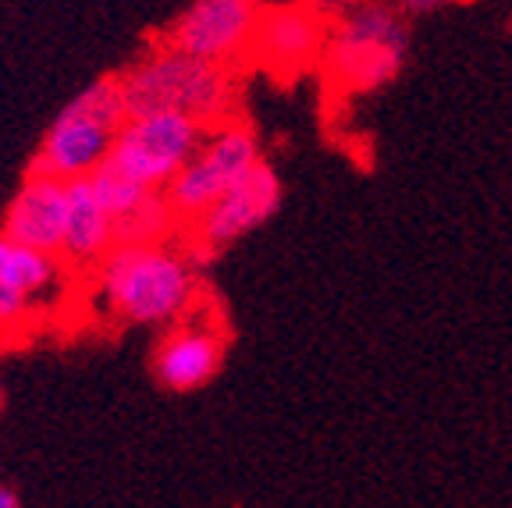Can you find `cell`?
<instances>
[{
	"label": "cell",
	"instance_id": "5b68a950",
	"mask_svg": "<svg viewBox=\"0 0 512 508\" xmlns=\"http://www.w3.org/2000/svg\"><path fill=\"white\" fill-rule=\"evenodd\" d=\"M207 125L178 111H136L114 132L107 164L146 189H168L171 178L203 143Z\"/></svg>",
	"mask_w": 512,
	"mask_h": 508
},
{
	"label": "cell",
	"instance_id": "30bf717a",
	"mask_svg": "<svg viewBox=\"0 0 512 508\" xmlns=\"http://www.w3.org/2000/svg\"><path fill=\"white\" fill-rule=\"evenodd\" d=\"M224 331L214 320H175L153 349V377L168 391H196L224 363Z\"/></svg>",
	"mask_w": 512,
	"mask_h": 508
},
{
	"label": "cell",
	"instance_id": "2e32d148",
	"mask_svg": "<svg viewBox=\"0 0 512 508\" xmlns=\"http://www.w3.org/2000/svg\"><path fill=\"white\" fill-rule=\"evenodd\" d=\"M441 0H399V11H406V15H427V11L438 8Z\"/></svg>",
	"mask_w": 512,
	"mask_h": 508
},
{
	"label": "cell",
	"instance_id": "9a60e30c",
	"mask_svg": "<svg viewBox=\"0 0 512 508\" xmlns=\"http://www.w3.org/2000/svg\"><path fill=\"white\" fill-rule=\"evenodd\" d=\"M32 313H36V302L29 299L25 292H18L15 285L0 278V338H8V334H18L29 327Z\"/></svg>",
	"mask_w": 512,
	"mask_h": 508
},
{
	"label": "cell",
	"instance_id": "4fadbf2b",
	"mask_svg": "<svg viewBox=\"0 0 512 508\" xmlns=\"http://www.w3.org/2000/svg\"><path fill=\"white\" fill-rule=\"evenodd\" d=\"M118 242V231L93 192L89 178H75L68 182V210H64V239H61V260L75 263V267H93L100 263Z\"/></svg>",
	"mask_w": 512,
	"mask_h": 508
},
{
	"label": "cell",
	"instance_id": "5bb4252c",
	"mask_svg": "<svg viewBox=\"0 0 512 508\" xmlns=\"http://www.w3.org/2000/svg\"><path fill=\"white\" fill-rule=\"evenodd\" d=\"M0 278L15 285L18 292H25L32 302H43L61 285V256L0 231Z\"/></svg>",
	"mask_w": 512,
	"mask_h": 508
},
{
	"label": "cell",
	"instance_id": "277c9868",
	"mask_svg": "<svg viewBox=\"0 0 512 508\" xmlns=\"http://www.w3.org/2000/svg\"><path fill=\"white\" fill-rule=\"evenodd\" d=\"M118 79H96L50 121L40 150L32 157V171L50 175L57 182L89 178L111 157V143L118 125L125 121Z\"/></svg>",
	"mask_w": 512,
	"mask_h": 508
},
{
	"label": "cell",
	"instance_id": "ba28073f",
	"mask_svg": "<svg viewBox=\"0 0 512 508\" xmlns=\"http://www.w3.org/2000/svg\"><path fill=\"white\" fill-rule=\"evenodd\" d=\"M260 11L264 8L256 0H192L171 22L168 43L192 57L228 68L253 50Z\"/></svg>",
	"mask_w": 512,
	"mask_h": 508
},
{
	"label": "cell",
	"instance_id": "3957f363",
	"mask_svg": "<svg viewBox=\"0 0 512 508\" xmlns=\"http://www.w3.org/2000/svg\"><path fill=\"white\" fill-rule=\"evenodd\" d=\"M320 64L335 93H377L406 64V22L384 4H352L328 29Z\"/></svg>",
	"mask_w": 512,
	"mask_h": 508
},
{
	"label": "cell",
	"instance_id": "6da1fadb",
	"mask_svg": "<svg viewBox=\"0 0 512 508\" xmlns=\"http://www.w3.org/2000/svg\"><path fill=\"white\" fill-rule=\"evenodd\" d=\"M96 302L118 324L168 327L196 306V270L164 239L114 242L96 263Z\"/></svg>",
	"mask_w": 512,
	"mask_h": 508
},
{
	"label": "cell",
	"instance_id": "7c38bea8",
	"mask_svg": "<svg viewBox=\"0 0 512 508\" xmlns=\"http://www.w3.org/2000/svg\"><path fill=\"white\" fill-rule=\"evenodd\" d=\"M64 210H68V182L29 171L22 189L15 192V199L4 210L0 231H8L18 242H29V246L61 256Z\"/></svg>",
	"mask_w": 512,
	"mask_h": 508
},
{
	"label": "cell",
	"instance_id": "e0dca14e",
	"mask_svg": "<svg viewBox=\"0 0 512 508\" xmlns=\"http://www.w3.org/2000/svg\"><path fill=\"white\" fill-rule=\"evenodd\" d=\"M18 505V498L8 491V487H0V508H15Z\"/></svg>",
	"mask_w": 512,
	"mask_h": 508
},
{
	"label": "cell",
	"instance_id": "8992f818",
	"mask_svg": "<svg viewBox=\"0 0 512 508\" xmlns=\"http://www.w3.org/2000/svg\"><path fill=\"white\" fill-rule=\"evenodd\" d=\"M256 160H260V143H256L253 128L239 125L232 118L214 125L203 135V143L196 146V153L185 160L182 171L171 178L168 189H164L175 217L185 224L192 217H200L217 196H224V192L246 175Z\"/></svg>",
	"mask_w": 512,
	"mask_h": 508
},
{
	"label": "cell",
	"instance_id": "7a4b0ae2",
	"mask_svg": "<svg viewBox=\"0 0 512 508\" xmlns=\"http://www.w3.org/2000/svg\"><path fill=\"white\" fill-rule=\"evenodd\" d=\"M118 82L128 114L178 111L203 125H221L235 111V82L228 68L185 54L171 43L150 50Z\"/></svg>",
	"mask_w": 512,
	"mask_h": 508
},
{
	"label": "cell",
	"instance_id": "ac0fdd59",
	"mask_svg": "<svg viewBox=\"0 0 512 508\" xmlns=\"http://www.w3.org/2000/svg\"><path fill=\"white\" fill-rule=\"evenodd\" d=\"M0 405H4V388H0Z\"/></svg>",
	"mask_w": 512,
	"mask_h": 508
},
{
	"label": "cell",
	"instance_id": "8fae6325",
	"mask_svg": "<svg viewBox=\"0 0 512 508\" xmlns=\"http://www.w3.org/2000/svg\"><path fill=\"white\" fill-rule=\"evenodd\" d=\"M89 182H93V192L111 214L118 242H157L178 221L164 192L132 182L128 175H121L118 167H96Z\"/></svg>",
	"mask_w": 512,
	"mask_h": 508
},
{
	"label": "cell",
	"instance_id": "52a82bcc",
	"mask_svg": "<svg viewBox=\"0 0 512 508\" xmlns=\"http://www.w3.org/2000/svg\"><path fill=\"white\" fill-rule=\"evenodd\" d=\"M281 207V178L264 157L249 167L232 189L217 196L200 217H192V246L196 253L210 256L239 242L246 231L260 228Z\"/></svg>",
	"mask_w": 512,
	"mask_h": 508
},
{
	"label": "cell",
	"instance_id": "9c48e42d",
	"mask_svg": "<svg viewBox=\"0 0 512 508\" xmlns=\"http://www.w3.org/2000/svg\"><path fill=\"white\" fill-rule=\"evenodd\" d=\"M324 40H328V25L313 4H303V0L274 4L260 11L249 57L260 68H267L274 79H299L320 61Z\"/></svg>",
	"mask_w": 512,
	"mask_h": 508
}]
</instances>
